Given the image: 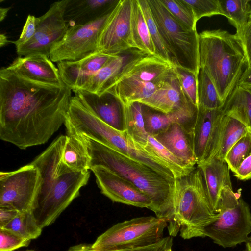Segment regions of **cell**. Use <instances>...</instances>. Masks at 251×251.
I'll return each instance as SVG.
<instances>
[{"label":"cell","mask_w":251,"mask_h":251,"mask_svg":"<svg viewBox=\"0 0 251 251\" xmlns=\"http://www.w3.org/2000/svg\"><path fill=\"white\" fill-rule=\"evenodd\" d=\"M245 243L246 251H251V236L249 237Z\"/></svg>","instance_id":"cell-50"},{"label":"cell","mask_w":251,"mask_h":251,"mask_svg":"<svg viewBox=\"0 0 251 251\" xmlns=\"http://www.w3.org/2000/svg\"><path fill=\"white\" fill-rule=\"evenodd\" d=\"M6 68L32 80L54 85L64 84L58 68L46 55L19 56Z\"/></svg>","instance_id":"cell-19"},{"label":"cell","mask_w":251,"mask_h":251,"mask_svg":"<svg viewBox=\"0 0 251 251\" xmlns=\"http://www.w3.org/2000/svg\"><path fill=\"white\" fill-rule=\"evenodd\" d=\"M224 115L233 117L251 131V89L236 85L224 106Z\"/></svg>","instance_id":"cell-30"},{"label":"cell","mask_w":251,"mask_h":251,"mask_svg":"<svg viewBox=\"0 0 251 251\" xmlns=\"http://www.w3.org/2000/svg\"><path fill=\"white\" fill-rule=\"evenodd\" d=\"M110 12L92 22L68 28L63 39L52 47L50 60L57 63L74 61L97 52L98 39Z\"/></svg>","instance_id":"cell-11"},{"label":"cell","mask_w":251,"mask_h":251,"mask_svg":"<svg viewBox=\"0 0 251 251\" xmlns=\"http://www.w3.org/2000/svg\"><path fill=\"white\" fill-rule=\"evenodd\" d=\"M90 170L101 193L112 201L150 210L151 199L134 184L105 167L95 166Z\"/></svg>","instance_id":"cell-14"},{"label":"cell","mask_w":251,"mask_h":251,"mask_svg":"<svg viewBox=\"0 0 251 251\" xmlns=\"http://www.w3.org/2000/svg\"><path fill=\"white\" fill-rule=\"evenodd\" d=\"M248 131L247 127L242 122L233 117L224 115L219 127L212 152L207 162L213 158L225 161L229 150Z\"/></svg>","instance_id":"cell-26"},{"label":"cell","mask_w":251,"mask_h":251,"mask_svg":"<svg viewBox=\"0 0 251 251\" xmlns=\"http://www.w3.org/2000/svg\"><path fill=\"white\" fill-rule=\"evenodd\" d=\"M250 0H219L223 16L239 31L248 22L251 7Z\"/></svg>","instance_id":"cell-34"},{"label":"cell","mask_w":251,"mask_h":251,"mask_svg":"<svg viewBox=\"0 0 251 251\" xmlns=\"http://www.w3.org/2000/svg\"><path fill=\"white\" fill-rule=\"evenodd\" d=\"M130 42L132 48L147 55L156 56L155 49L138 0H131Z\"/></svg>","instance_id":"cell-29"},{"label":"cell","mask_w":251,"mask_h":251,"mask_svg":"<svg viewBox=\"0 0 251 251\" xmlns=\"http://www.w3.org/2000/svg\"><path fill=\"white\" fill-rule=\"evenodd\" d=\"M224 115L223 107L214 109L198 107L196 117L190 129L197 165L208 160Z\"/></svg>","instance_id":"cell-15"},{"label":"cell","mask_w":251,"mask_h":251,"mask_svg":"<svg viewBox=\"0 0 251 251\" xmlns=\"http://www.w3.org/2000/svg\"><path fill=\"white\" fill-rule=\"evenodd\" d=\"M89 171L60 175L45 198L32 209L37 224L43 229L53 224L87 184Z\"/></svg>","instance_id":"cell-10"},{"label":"cell","mask_w":251,"mask_h":251,"mask_svg":"<svg viewBox=\"0 0 251 251\" xmlns=\"http://www.w3.org/2000/svg\"><path fill=\"white\" fill-rule=\"evenodd\" d=\"M90 169V157L86 147L78 138L67 135L59 166L60 174L86 172Z\"/></svg>","instance_id":"cell-27"},{"label":"cell","mask_w":251,"mask_h":251,"mask_svg":"<svg viewBox=\"0 0 251 251\" xmlns=\"http://www.w3.org/2000/svg\"><path fill=\"white\" fill-rule=\"evenodd\" d=\"M173 237H164L161 240L153 244L136 248L127 249L115 251H174ZM66 251H96L92 248V244L80 243L70 247Z\"/></svg>","instance_id":"cell-40"},{"label":"cell","mask_w":251,"mask_h":251,"mask_svg":"<svg viewBox=\"0 0 251 251\" xmlns=\"http://www.w3.org/2000/svg\"><path fill=\"white\" fill-rule=\"evenodd\" d=\"M139 103L157 111L168 113L190 102L183 95L173 71L170 76L151 96Z\"/></svg>","instance_id":"cell-25"},{"label":"cell","mask_w":251,"mask_h":251,"mask_svg":"<svg viewBox=\"0 0 251 251\" xmlns=\"http://www.w3.org/2000/svg\"><path fill=\"white\" fill-rule=\"evenodd\" d=\"M198 108L188 103L170 113L154 110L143 105L142 112L146 130L149 135L155 136L174 124H181L191 127L197 116Z\"/></svg>","instance_id":"cell-22"},{"label":"cell","mask_w":251,"mask_h":251,"mask_svg":"<svg viewBox=\"0 0 251 251\" xmlns=\"http://www.w3.org/2000/svg\"><path fill=\"white\" fill-rule=\"evenodd\" d=\"M192 9L197 22L204 17L223 15L219 0H183Z\"/></svg>","instance_id":"cell-41"},{"label":"cell","mask_w":251,"mask_h":251,"mask_svg":"<svg viewBox=\"0 0 251 251\" xmlns=\"http://www.w3.org/2000/svg\"><path fill=\"white\" fill-rule=\"evenodd\" d=\"M173 216L168 224L169 235L183 239L205 237L204 229L217 217L212 210L200 168L175 179Z\"/></svg>","instance_id":"cell-4"},{"label":"cell","mask_w":251,"mask_h":251,"mask_svg":"<svg viewBox=\"0 0 251 251\" xmlns=\"http://www.w3.org/2000/svg\"><path fill=\"white\" fill-rule=\"evenodd\" d=\"M173 71L184 97L189 102L198 108V76L176 63H173Z\"/></svg>","instance_id":"cell-37"},{"label":"cell","mask_w":251,"mask_h":251,"mask_svg":"<svg viewBox=\"0 0 251 251\" xmlns=\"http://www.w3.org/2000/svg\"><path fill=\"white\" fill-rule=\"evenodd\" d=\"M249 21H251V10L250 11V15H249Z\"/></svg>","instance_id":"cell-51"},{"label":"cell","mask_w":251,"mask_h":251,"mask_svg":"<svg viewBox=\"0 0 251 251\" xmlns=\"http://www.w3.org/2000/svg\"><path fill=\"white\" fill-rule=\"evenodd\" d=\"M0 228L9 230L30 240L39 237L43 229L37 224L30 211L19 212L10 223Z\"/></svg>","instance_id":"cell-35"},{"label":"cell","mask_w":251,"mask_h":251,"mask_svg":"<svg viewBox=\"0 0 251 251\" xmlns=\"http://www.w3.org/2000/svg\"><path fill=\"white\" fill-rule=\"evenodd\" d=\"M161 3L180 24L190 30H196L197 21L191 7L183 0H160Z\"/></svg>","instance_id":"cell-38"},{"label":"cell","mask_w":251,"mask_h":251,"mask_svg":"<svg viewBox=\"0 0 251 251\" xmlns=\"http://www.w3.org/2000/svg\"><path fill=\"white\" fill-rule=\"evenodd\" d=\"M142 147L149 153L164 161L172 171L175 179L189 174L196 167L190 168L185 165L153 136L149 135L147 144Z\"/></svg>","instance_id":"cell-32"},{"label":"cell","mask_w":251,"mask_h":251,"mask_svg":"<svg viewBox=\"0 0 251 251\" xmlns=\"http://www.w3.org/2000/svg\"><path fill=\"white\" fill-rule=\"evenodd\" d=\"M237 85L251 89V67H247L245 71L243 72Z\"/></svg>","instance_id":"cell-47"},{"label":"cell","mask_w":251,"mask_h":251,"mask_svg":"<svg viewBox=\"0 0 251 251\" xmlns=\"http://www.w3.org/2000/svg\"><path fill=\"white\" fill-rule=\"evenodd\" d=\"M10 7L8 8H0V21H2L7 16L8 12L10 9Z\"/></svg>","instance_id":"cell-48"},{"label":"cell","mask_w":251,"mask_h":251,"mask_svg":"<svg viewBox=\"0 0 251 251\" xmlns=\"http://www.w3.org/2000/svg\"><path fill=\"white\" fill-rule=\"evenodd\" d=\"M68 0L53 3L43 15L37 18L35 33L28 42L16 49L19 56L44 54L49 57L56 43L65 35L68 27L64 19V11Z\"/></svg>","instance_id":"cell-12"},{"label":"cell","mask_w":251,"mask_h":251,"mask_svg":"<svg viewBox=\"0 0 251 251\" xmlns=\"http://www.w3.org/2000/svg\"><path fill=\"white\" fill-rule=\"evenodd\" d=\"M115 56L97 51L78 60L58 62L57 67L62 82L74 91L80 89Z\"/></svg>","instance_id":"cell-18"},{"label":"cell","mask_w":251,"mask_h":251,"mask_svg":"<svg viewBox=\"0 0 251 251\" xmlns=\"http://www.w3.org/2000/svg\"><path fill=\"white\" fill-rule=\"evenodd\" d=\"M71 131L75 136L88 137L150 167L171 182L175 181L174 174L164 161L149 153L126 131L109 126L86 108L81 109L75 114Z\"/></svg>","instance_id":"cell-5"},{"label":"cell","mask_w":251,"mask_h":251,"mask_svg":"<svg viewBox=\"0 0 251 251\" xmlns=\"http://www.w3.org/2000/svg\"><path fill=\"white\" fill-rule=\"evenodd\" d=\"M145 54L137 49H131L115 56L92 75L79 90L99 96L102 95L115 84L118 76L131 62Z\"/></svg>","instance_id":"cell-20"},{"label":"cell","mask_w":251,"mask_h":251,"mask_svg":"<svg viewBox=\"0 0 251 251\" xmlns=\"http://www.w3.org/2000/svg\"><path fill=\"white\" fill-rule=\"evenodd\" d=\"M86 147L90 157V169L95 166L105 167L128 180L146 194L151 201L150 209L156 217L168 224L173 216L174 182L150 167L85 136L76 137Z\"/></svg>","instance_id":"cell-2"},{"label":"cell","mask_w":251,"mask_h":251,"mask_svg":"<svg viewBox=\"0 0 251 251\" xmlns=\"http://www.w3.org/2000/svg\"><path fill=\"white\" fill-rule=\"evenodd\" d=\"M234 176L240 180L251 179V155L247 157L241 164Z\"/></svg>","instance_id":"cell-45"},{"label":"cell","mask_w":251,"mask_h":251,"mask_svg":"<svg viewBox=\"0 0 251 251\" xmlns=\"http://www.w3.org/2000/svg\"><path fill=\"white\" fill-rule=\"evenodd\" d=\"M168 222L157 217L134 218L118 223L92 244L96 251H115L150 245L161 240Z\"/></svg>","instance_id":"cell-8"},{"label":"cell","mask_w":251,"mask_h":251,"mask_svg":"<svg viewBox=\"0 0 251 251\" xmlns=\"http://www.w3.org/2000/svg\"><path fill=\"white\" fill-rule=\"evenodd\" d=\"M19 212L15 210L0 207V228H2L10 223Z\"/></svg>","instance_id":"cell-46"},{"label":"cell","mask_w":251,"mask_h":251,"mask_svg":"<svg viewBox=\"0 0 251 251\" xmlns=\"http://www.w3.org/2000/svg\"><path fill=\"white\" fill-rule=\"evenodd\" d=\"M215 219L204 229L205 237L223 248L246 242L251 233V213L248 204L232 187L222 190L216 211Z\"/></svg>","instance_id":"cell-6"},{"label":"cell","mask_w":251,"mask_h":251,"mask_svg":"<svg viewBox=\"0 0 251 251\" xmlns=\"http://www.w3.org/2000/svg\"><path fill=\"white\" fill-rule=\"evenodd\" d=\"M73 92L95 116L113 128L125 131L123 105L113 95L105 93L99 96L82 90Z\"/></svg>","instance_id":"cell-17"},{"label":"cell","mask_w":251,"mask_h":251,"mask_svg":"<svg viewBox=\"0 0 251 251\" xmlns=\"http://www.w3.org/2000/svg\"><path fill=\"white\" fill-rule=\"evenodd\" d=\"M198 107L209 109L221 108L225 104L212 81L201 68L198 75Z\"/></svg>","instance_id":"cell-33"},{"label":"cell","mask_w":251,"mask_h":251,"mask_svg":"<svg viewBox=\"0 0 251 251\" xmlns=\"http://www.w3.org/2000/svg\"><path fill=\"white\" fill-rule=\"evenodd\" d=\"M35 251L32 250H25V251Z\"/></svg>","instance_id":"cell-52"},{"label":"cell","mask_w":251,"mask_h":251,"mask_svg":"<svg viewBox=\"0 0 251 251\" xmlns=\"http://www.w3.org/2000/svg\"><path fill=\"white\" fill-rule=\"evenodd\" d=\"M138 2L153 43L156 56L167 62L172 63L171 57L161 37L147 0H138Z\"/></svg>","instance_id":"cell-36"},{"label":"cell","mask_w":251,"mask_h":251,"mask_svg":"<svg viewBox=\"0 0 251 251\" xmlns=\"http://www.w3.org/2000/svg\"><path fill=\"white\" fill-rule=\"evenodd\" d=\"M123 105L125 131L141 146L147 143L149 134L143 116V104L134 102Z\"/></svg>","instance_id":"cell-31"},{"label":"cell","mask_w":251,"mask_h":251,"mask_svg":"<svg viewBox=\"0 0 251 251\" xmlns=\"http://www.w3.org/2000/svg\"><path fill=\"white\" fill-rule=\"evenodd\" d=\"M242 43L246 57L247 67H251V21L236 33Z\"/></svg>","instance_id":"cell-44"},{"label":"cell","mask_w":251,"mask_h":251,"mask_svg":"<svg viewBox=\"0 0 251 251\" xmlns=\"http://www.w3.org/2000/svg\"><path fill=\"white\" fill-rule=\"evenodd\" d=\"M173 73V63L155 55L145 54L131 62L118 76L115 84L132 79L161 86Z\"/></svg>","instance_id":"cell-16"},{"label":"cell","mask_w":251,"mask_h":251,"mask_svg":"<svg viewBox=\"0 0 251 251\" xmlns=\"http://www.w3.org/2000/svg\"><path fill=\"white\" fill-rule=\"evenodd\" d=\"M131 0H118L100 35L97 51L112 56L133 49L130 42Z\"/></svg>","instance_id":"cell-13"},{"label":"cell","mask_w":251,"mask_h":251,"mask_svg":"<svg viewBox=\"0 0 251 251\" xmlns=\"http://www.w3.org/2000/svg\"><path fill=\"white\" fill-rule=\"evenodd\" d=\"M200 67L206 72L225 103L242 74L246 57L237 33L221 29L199 33Z\"/></svg>","instance_id":"cell-3"},{"label":"cell","mask_w":251,"mask_h":251,"mask_svg":"<svg viewBox=\"0 0 251 251\" xmlns=\"http://www.w3.org/2000/svg\"><path fill=\"white\" fill-rule=\"evenodd\" d=\"M153 17L172 63L194 73L197 76L200 68L199 36L177 21L160 0H147Z\"/></svg>","instance_id":"cell-7"},{"label":"cell","mask_w":251,"mask_h":251,"mask_svg":"<svg viewBox=\"0 0 251 251\" xmlns=\"http://www.w3.org/2000/svg\"><path fill=\"white\" fill-rule=\"evenodd\" d=\"M9 42L7 36L3 33L0 34V47H2L6 45Z\"/></svg>","instance_id":"cell-49"},{"label":"cell","mask_w":251,"mask_h":251,"mask_svg":"<svg viewBox=\"0 0 251 251\" xmlns=\"http://www.w3.org/2000/svg\"><path fill=\"white\" fill-rule=\"evenodd\" d=\"M38 169L31 164L0 173V207L31 211L41 185Z\"/></svg>","instance_id":"cell-9"},{"label":"cell","mask_w":251,"mask_h":251,"mask_svg":"<svg viewBox=\"0 0 251 251\" xmlns=\"http://www.w3.org/2000/svg\"><path fill=\"white\" fill-rule=\"evenodd\" d=\"M118 0H68L64 17L68 28L92 22L109 13Z\"/></svg>","instance_id":"cell-23"},{"label":"cell","mask_w":251,"mask_h":251,"mask_svg":"<svg viewBox=\"0 0 251 251\" xmlns=\"http://www.w3.org/2000/svg\"><path fill=\"white\" fill-rule=\"evenodd\" d=\"M197 166L201 171L210 206L216 213L223 189L232 187L230 169L225 161L216 158Z\"/></svg>","instance_id":"cell-24"},{"label":"cell","mask_w":251,"mask_h":251,"mask_svg":"<svg viewBox=\"0 0 251 251\" xmlns=\"http://www.w3.org/2000/svg\"><path fill=\"white\" fill-rule=\"evenodd\" d=\"M31 240L6 229L0 228V251H13L28 246Z\"/></svg>","instance_id":"cell-42"},{"label":"cell","mask_w":251,"mask_h":251,"mask_svg":"<svg viewBox=\"0 0 251 251\" xmlns=\"http://www.w3.org/2000/svg\"><path fill=\"white\" fill-rule=\"evenodd\" d=\"M161 86L150 82L126 79L116 83L106 93L113 95L122 105H126L148 98Z\"/></svg>","instance_id":"cell-28"},{"label":"cell","mask_w":251,"mask_h":251,"mask_svg":"<svg viewBox=\"0 0 251 251\" xmlns=\"http://www.w3.org/2000/svg\"><path fill=\"white\" fill-rule=\"evenodd\" d=\"M191 127L181 124H174L153 136L185 165L194 168L197 165L190 134Z\"/></svg>","instance_id":"cell-21"},{"label":"cell","mask_w":251,"mask_h":251,"mask_svg":"<svg viewBox=\"0 0 251 251\" xmlns=\"http://www.w3.org/2000/svg\"><path fill=\"white\" fill-rule=\"evenodd\" d=\"M72 89L0 70V138L19 148L45 144L64 124Z\"/></svg>","instance_id":"cell-1"},{"label":"cell","mask_w":251,"mask_h":251,"mask_svg":"<svg viewBox=\"0 0 251 251\" xmlns=\"http://www.w3.org/2000/svg\"><path fill=\"white\" fill-rule=\"evenodd\" d=\"M37 18L28 15L19 38L12 43L17 49L29 41L34 36L37 27Z\"/></svg>","instance_id":"cell-43"},{"label":"cell","mask_w":251,"mask_h":251,"mask_svg":"<svg viewBox=\"0 0 251 251\" xmlns=\"http://www.w3.org/2000/svg\"><path fill=\"white\" fill-rule=\"evenodd\" d=\"M251 155V131L240 138L227 152L225 161L234 173L242 162Z\"/></svg>","instance_id":"cell-39"}]
</instances>
